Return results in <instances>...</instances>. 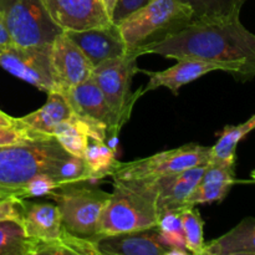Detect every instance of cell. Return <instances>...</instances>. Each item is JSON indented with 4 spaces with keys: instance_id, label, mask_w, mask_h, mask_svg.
<instances>
[{
    "instance_id": "cell-1",
    "label": "cell",
    "mask_w": 255,
    "mask_h": 255,
    "mask_svg": "<svg viewBox=\"0 0 255 255\" xmlns=\"http://www.w3.org/2000/svg\"><path fill=\"white\" fill-rule=\"evenodd\" d=\"M134 56L157 54L168 59L217 62L227 72L246 81L255 77V34L241 17L216 22H191L174 34L134 50Z\"/></svg>"
},
{
    "instance_id": "cell-2",
    "label": "cell",
    "mask_w": 255,
    "mask_h": 255,
    "mask_svg": "<svg viewBox=\"0 0 255 255\" xmlns=\"http://www.w3.org/2000/svg\"><path fill=\"white\" fill-rule=\"evenodd\" d=\"M157 178L122 179L114 177V191L102 211L97 236L157 227L158 212Z\"/></svg>"
},
{
    "instance_id": "cell-3",
    "label": "cell",
    "mask_w": 255,
    "mask_h": 255,
    "mask_svg": "<svg viewBox=\"0 0 255 255\" xmlns=\"http://www.w3.org/2000/svg\"><path fill=\"white\" fill-rule=\"evenodd\" d=\"M69 156L54 137L0 146V188L16 197L37 174H49L57 181L60 164Z\"/></svg>"
},
{
    "instance_id": "cell-4",
    "label": "cell",
    "mask_w": 255,
    "mask_h": 255,
    "mask_svg": "<svg viewBox=\"0 0 255 255\" xmlns=\"http://www.w3.org/2000/svg\"><path fill=\"white\" fill-rule=\"evenodd\" d=\"M192 15L191 7L181 0H152L117 26L127 52H133L186 27L192 22Z\"/></svg>"
},
{
    "instance_id": "cell-5",
    "label": "cell",
    "mask_w": 255,
    "mask_h": 255,
    "mask_svg": "<svg viewBox=\"0 0 255 255\" xmlns=\"http://www.w3.org/2000/svg\"><path fill=\"white\" fill-rule=\"evenodd\" d=\"M110 193L90 182L65 184L50 192L46 198L59 207L62 228L75 236L95 239L102 211Z\"/></svg>"
},
{
    "instance_id": "cell-6",
    "label": "cell",
    "mask_w": 255,
    "mask_h": 255,
    "mask_svg": "<svg viewBox=\"0 0 255 255\" xmlns=\"http://www.w3.org/2000/svg\"><path fill=\"white\" fill-rule=\"evenodd\" d=\"M0 14L16 45L52 44L64 31L51 19L42 0H0Z\"/></svg>"
},
{
    "instance_id": "cell-7",
    "label": "cell",
    "mask_w": 255,
    "mask_h": 255,
    "mask_svg": "<svg viewBox=\"0 0 255 255\" xmlns=\"http://www.w3.org/2000/svg\"><path fill=\"white\" fill-rule=\"evenodd\" d=\"M136 61L137 56L127 52L121 57L105 60L92 70L91 77L101 89L119 129L128 121L134 102L142 95V90L134 94L131 91L133 75L138 71Z\"/></svg>"
},
{
    "instance_id": "cell-8",
    "label": "cell",
    "mask_w": 255,
    "mask_h": 255,
    "mask_svg": "<svg viewBox=\"0 0 255 255\" xmlns=\"http://www.w3.org/2000/svg\"><path fill=\"white\" fill-rule=\"evenodd\" d=\"M212 147L188 143L178 148L122 163L119 162L112 177L122 179L161 178L209 162Z\"/></svg>"
},
{
    "instance_id": "cell-9",
    "label": "cell",
    "mask_w": 255,
    "mask_h": 255,
    "mask_svg": "<svg viewBox=\"0 0 255 255\" xmlns=\"http://www.w3.org/2000/svg\"><path fill=\"white\" fill-rule=\"evenodd\" d=\"M0 67L41 91H57L51 65V44L22 46L10 42L0 49Z\"/></svg>"
},
{
    "instance_id": "cell-10",
    "label": "cell",
    "mask_w": 255,
    "mask_h": 255,
    "mask_svg": "<svg viewBox=\"0 0 255 255\" xmlns=\"http://www.w3.org/2000/svg\"><path fill=\"white\" fill-rule=\"evenodd\" d=\"M51 65L57 91L62 92L90 79L94 66L65 31L51 44Z\"/></svg>"
},
{
    "instance_id": "cell-11",
    "label": "cell",
    "mask_w": 255,
    "mask_h": 255,
    "mask_svg": "<svg viewBox=\"0 0 255 255\" xmlns=\"http://www.w3.org/2000/svg\"><path fill=\"white\" fill-rule=\"evenodd\" d=\"M51 19L66 30H85L112 24L101 0H42Z\"/></svg>"
},
{
    "instance_id": "cell-12",
    "label": "cell",
    "mask_w": 255,
    "mask_h": 255,
    "mask_svg": "<svg viewBox=\"0 0 255 255\" xmlns=\"http://www.w3.org/2000/svg\"><path fill=\"white\" fill-rule=\"evenodd\" d=\"M79 117L97 122L107 127L109 133L117 136L120 132L114 114L102 94L101 89L92 77L81 84L61 92Z\"/></svg>"
},
{
    "instance_id": "cell-13",
    "label": "cell",
    "mask_w": 255,
    "mask_h": 255,
    "mask_svg": "<svg viewBox=\"0 0 255 255\" xmlns=\"http://www.w3.org/2000/svg\"><path fill=\"white\" fill-rule=\"evenodd\" d=\"M65 32L82 50L94 67L105 60L127 54L119 26L115 24L85 30H66Z\"/></svg>"
},
{
    "instance_id": "cell-14",
    "label": "cell",
    "mask_w": 255,
    "mask_h": 255,
    "mask_svg": "<svg viewBox=\"0 0 255 255\" xmlns=\"http://www.w3.org/2000/svg\"><path fill=\"white\" fill-rule=\"evenodd\" d=\"M100 255H167L158 227L95 238Z\"/></svg>"
},
{
    "instance_id": "cell-15",
    "label": "cell",
    "mask_w": 255,
    "mask_h": 255,
    "mask_svg": "<svg viewBox=\"0 0 255 255\" xmlns=\"http://www.w3.org/2000/svg\"><path fill=\"white\" fill-rule=\"evenodd\" d=\"M218 70L227 72V67L217 62L196 59H179L177 60L174 66L163 71H143L149 77V81L144 90H142V94L159 87H166L171 90L174 96H178L182 86L204 76L208 72Z\"/></svg>"
},
{
    "instance_id": "cell-16",
    "label": "cell",
    "mask_w": 255,
    "mask_h": 255,
    "mask_svg": "<svg viewBox=\"0 0 255 255\" xmlns=\"http://www.w3.org/2000/svg\"><path fill=\"white\" fill-rule=\"evenodd\" d=\"M74 115L72 107L59 91L47 92V101L36 111L17 117V127L36 138L52 137L54 129Z\"/></svg>"
},
{
    "instance_id": "cell-17",
    "label": "cell",
    "mask_w": 255,
    "mask_h": 255,
    "mask_svg": "<svg viewBox=\"0 0 255 255\" xmlns=\"http://www.w3.org/2000/svg\"><path fill=\"white\" fill-rule=\"evenodd\" d=\"M236 162L209 161L207 168L189 196L186 207L222 202L236 184Z\"/></svg>"
},
{
    "instance_id": "cell-18",
    "label": "cell",
    "mask_w": 255,
    "mask_h": 255,
    "mask_svg": "<svg viewBox=\"0 0 255 255\" xmlns=\"http://www.w3.org/2000/svg\"><path fill=\"white\" fill-rule=\"evenodd\" d=\"M207 164L192 167L179 173L157 178L158 183V212L161 216L167 211H179L184 208L189 196L201 181Z\"/></svg>"
},
{
    "instance_id": "cell-19",
    "label": "cell",
    "mask_w": 255,
    "mask_h": 255,
    "mask_svg": "<svg viewBox=\"0 0 255 255\" xmlns=\"http://www.w3.org/2000/svg\"><path fill=\"white\" fill-rule=\"evenodd\" d=\"M21 224L27 238L40 241L59 238L62 231L59 207L46 202L41 203L24 199Z\"/></svg>"
},
{
    "instance_id": "cell-20",
    "label": "cell",
    "mask_w": 255,
    "mask_h": 255,
    "mask_svg": "<svg viewBox=\"0 0 255 255\" xmlns=\"http://www.w3.org/2000/svg\"><path fill=\"white\" fill-rule=\"evenodd\" d=\"M203 255H255V217H247L226 234L206 243Z\"/></svg>"
},
{
    "instance_id": "cell-21",
    "label": "cell",
    "mask_w": 255,
    "mask_h": 255,
    "mask_svg": "<svg viewBox=\"0 0 255 255\" xmlns=\"http://www.w3.org/2000/svg\"><path fill=\"white\" fill-rule=\"evenodd\" d=\"M100 255L95 239L75 236L62 228L59 238L40 241L29 238V255Z\"/></svg>"
},
{
    "instance_id": "cell-22",
    "label": "cell",
    "mask_w": 255,
    "mask_h": 255,
    "mask_svg": "<svg viewBox=\"0 0 255 255\" xmlns=\"http://www.w3.org/2000/svg\"><path fill=\"white\" fill-rule=\"evenodd\" d=\"M193 11L192 22H216L237 19L248 0H181Z\"/></svg>"
},
{
    "instance_id": "cell-23",
    "label": "cell",
    "mask_w": 255,
    "mask_h": 255,
    "mask_svg": "<svg viewBox=\"0 0 255 255\" xmlns=\"http://www.w3.org/2000/svg\"><path fill=\"white\" fill-rule=\"evenodd\" d=\"M84 159L89 168L90 182L112 176L119 164L115 149H112L106 142L92 138L89 139V143L85 149Z\"/></svg>"
},
{
    "instance_id": "cell-24",
    "label": "cell",
    "mask_w": 255,
    "mask_h": 255,
    "mask_svg": "<svg viewBox=\"0 0 255 255\" xmlns=\"http://www.w3.org/2000/svg\"><path fill=\"white\" fill-rule=\"evenodd\" d=\"M253 129H255V114L243 124L224 127L217 143L212 146L209 161L236 162L237 146Z\"/></svg>"
},
{
    "instance_id": "cell-25",
    "label": "cell",
    "mask_w": 255,
    "mask_h": 255,
    "mask_svg": "<svg viewBox=\"0 0 255 255\" xmlns=\"http://www.w3.org/2000/svg\"><path fill=\"white\" fill-rule=\"evenodd\" d=\"M181 221L186 248L191 254L203 255L206 247L203 237L204 222L199 211L196 207H184L181 209Z\"/></svg>"
},
{
    "instance_id": "cell-26",
    "label": "cell",
    "mask_w": 255,
    "mask_h": 255,
    "mask_svg": "<svg viewBox=\"0 0 255 255\" xmlns=\"http://www.w3.org/2000/svg\"><path fill=\"white\" fill-rule=\"evenodd\" d=\"M0 255H29V238L17 221H0Z\"/></svg>"
},
{
    "instance_id": "cell-27",
    "label": "cell",
    "mask_w": 255,
    "mask_h": 255,
    "mask_svg": "<svg viewBox=\"0 0 255 255\" xmlns=\"http://www.w3.org/2000/svg\"><path fill=\"white\" fill-rule=\"evenodd\" d=\"M57 181L61 186L71 183H81L90 182V173L87 164L82 157H76L70 154L66 159L60 164L57 172Z\"/></svg>"
},
{
    "instance_id": "cell-28",
    "label": "cell",
    "mask_w": 255,
    "mask_h": 255,
    "mask_svg": "<svg viewBox=\"0 0 255 255\" xmlns=\"http://www.w3.org/2000/svg\"><path fill=\"white\" fill-rule=\"evenodd\" d=\"M59 187H61V184L54 177L49 176V174H37L17 191L16 197L20 199L46 197L50 192L55 191Z\"/></svg>"
},
{
    "instance_id": "cell-29",
    "label": "cell",
    "mask_w": 255,
    "mask_h": 255,
    "mask_svg": "<svg viewBox=\"0 0 255 255\" xmlns=\"http://www.w3.org/2000/svg\"><path fill=\"white\" fill-rule=\"evenodd\" d=\"M151 1L152 0H117L111 16L112 24H121V22L124 21L125 19H127L129 15L138 11L139 9L146 6V5Z\"/></svg>"
},
{
    "instance_id": "cell-30",
    "label": "cell",
    "mask_w": 255,
    "mask_h": 255,
    "mask_svg": "<svg viewBox=\"0 0 255 255\" xmlns=\"http://www.w3.org/2000/svg\"><path fill=\"white\" fill-rule=\"evenodd\" d=\"M24 212V199L10 196L0 199V221L12 219L21 223Z\"/></svg>"
},
{
    "instance_id": "cell-31",
    "label": "cell",
    "mask_w": 255,
    "mask_h": 255,
    "mask_svg": "<svg viewBox=\"0 0 255 255\" xmlns=\"http://www.w3.org/2000/svg\"><path fill=\"white\" fill-rule=\"evenodd\" d=\"M31 139H40L31 136L24 129L9 128V127H0V146L11 143H19L24 141H31Z\"/></svg>"
},
{
    "instance_id": "cell-32",
    "label": "cell",
    "mask_w": 255,
    "mask_h": 255,
    "mask_svg": "<svg viewBox=\"0 0 255 255\" xmlns=\"http://www.w3.org/2000/svg\"><path fill=\"white\" fill-rule=\"evenodd\" d=\"M0 127H9V128H19L15 117L9 116L0 110ZM20 129V128H19Z\"/></svg>"
},
{
    "instance_id": "cell-33",
    "label": "cell",
    "mask_w": 255,
    "mask_h": 255,
    "mask_svg": "<svg viewBox=\"0 0 255 255\" xmlns=\"http://www.w3.org/2000/svg\"><path fill=\"white\" fill-rule=\"evenodd\" d=\"M10 42H11V39H10V35L7 32L6 26H5L4 19H2L1 14H0V49L6 46Z\"/></svg>"
},
{
    "instance_id": "cell-34",
    "label": "cell",
    "mask_w": 255,
    "mask_h": 255,
    "mask_svg": "<svg viewBox=\"0 0 255 255\" xmlns=\"http://www.w3.org/2000/svg\"><path fill=\"white\" fill-rule=\"evenodd\" d=\"M101 1H102V4H104L105 10H106L107 15H109V17L111 19L112 12H114L115 5H116L117 0H101Z\"/></svg>"
},
{
    "instance_id": "cell-35",
    "label": "cell",
    "mask_w": 255,
    "mask_h": 255,
    "mask_svg": "<svg viewBox=\"0 0 255 255\" xmlns=\"http://www.w3.org/2000/svg\"><path fill=\"white\" fill-rule=\"evenodd\" d=\"M10 196H14V194L11 193V192L6 191V189H2L0 188V199L2 198H6V197H10ZM15 197V196H14Z\"/></svg>"
},
{
    "instance_id": "cell-36",
    "label": "cell",
    "mask_w": 255,
    "mask_h": 255,
    "mask_svg": "<svg viewBox=\"0 0 255 255\" xmlns=\"http://www.w3.org/2000/svg\"><path fill=\"white\" fill-rule=\"evenodd\" d=\"M252 178H253L255 181V173H252Z\"/></svg>"
},
{
    "instance_id": "cell-37",
    "label": "cell",
    "mask_w": 255,
    "mask_h": 255,
    "mask_svg": "<svg viewBox=\"0 0 255 255\" xmlns=\"http://www.w3.org/2000/svg\"><path fill=\"white\" fill-rule=\"evenodd\" d=\"M252 173H255V171H253V172H252Z\"/></svg>"
}]
</instances>
